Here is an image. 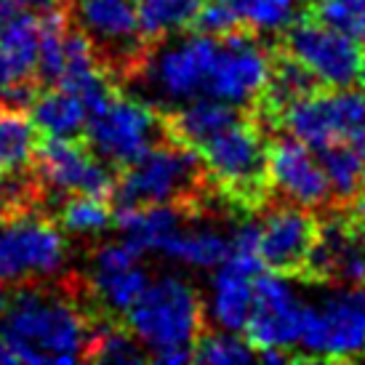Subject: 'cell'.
I'll return each mask as SVG.
<instances>
[{
  "mask_svg": "<svg viewBox=\"0 0 365 365\" xmlns=\"http://www.w3.org/2000/svg\"><path fill=\"white\" fill-rule=\"evenodd\" d=\"M88 339L91 328L70 299L24 285L11 291L0 320V365H72Z\"/></svg>",
  "mask_w": 365,
  "mask_h": 365,
  "instance_id": "1",
  "label": "cell"
},
{
  "mask_svg": "<svg viewBox=\"0 0 365 365\" xmlns=\"http://www.w3.org/2000/svg\"><path fill=\"white\" fill-rule=\"evenodd\" d=\"M200 160L203 176L245 211L262 208L269 192L267 182V144L259 123L240 118L208 142L192 150Z\"/></svg>",
  "mask_w": 365,
  "mask_h": 365,
  "instance_id": "2",
  "label": "cell"
},
{
  "mask_svg": "<svg viewBox=\"0 0 365 365\" xmlns=\"http://www.w3.org/2000/svg\"><path fill=\"white\" fill-rule=\"evenodd\" d=\"M203 302L190 280L182 274H163L144 285L139 299L133 302L123 317L147 349L150 357L171 346H195L203 334Z\"/></svg>",
  "mask_w": 365,
  "mask_h": 365,
  "instance_id": "3",
  "label": "cell"
},
{
  "mask_svg": "<svg viewBox=\"0 0 365 365\" xmlns=\"http://www.w3.org/2000/svg\"><path fill=\"white\" fill-rule=\"evenodd\" d=\"M274 123L283 125L294 139L304 142L309 150L346 142L365 153V91H357L352 86H317L285 104L274 115Z\"/></svg>",
  "mask_w": 365,
  "mask_h": 365,
  "instance_id": "4",
  "label": "cell"
},
{
  "mask_svg": "<svg viewBox=\"0 0 365 365\" xmlns=\"http://www.w3.org/2000/svg\"><path fill=\"white\" fill-rule=\"evenodd\" d=\"M200 182L203 168L195 153L165 139V144H155L139 160L123 168L112 195L118 205L173 203L192 211Z\"/></svg>",
  "mask_w": 365,
  "mask_h": 365,
  "instance_id": "5",
  "label": "cell"
},
{
  "mask_svg": "<svg viewBox=\"0 0 365 365\" xmlns=\"http://www.w3.org/2000/svg\"><path fill=\"white\" fill-rule=\"evenodd\" d=\"M86 133L88 147L107 165L128 168L158 144L163 133V115L150 104L118 91L104 107L88 115Z\"/></svg>",
  "mask_w": 365,
  "mask_h": 365,
  "instance_id": "6",
  "label": "cell"
},
{
  "mask_svg": "<svg viewBox=\"0 0 365 365\" xmlns=\"http://www.w3.org/2000/svg\"><path fill=\"white\" fill-rule=\"evenodd\" d=\"M283 51L294 56L320 86L344 88L360 83L365 59L363 46L309 14L285 27Z\"/></svg>",
  "mask_w": 365,
  "mask_h": 365,
  "instance_id": "7",
  "label": "cell"
},
{
  "mask_svg": "<svg viewBox=\"0 0 365 365\" xmlns=\"http://www.w3.org/2000/svg\"><path fill=\"white\" fill-rule=\"evenodd\" d=\"M299 360L365 357V288L331 296L323 307H304Z\"/></svg>",
  "mask_w": 365,
  "mask_h": 365,
  "instance_id": "8",
  "label": "cell"
},
{
  "mask_svg": "<svg viewBox=\"0 0 365 365\" xmlns=\"http://www.w3.org/2000/svg\"><path fill=\"white\" fill-rule=\"evenodd\" d=\"M67 262V240L53 222L16 213L0 219V283L51 277Z\"/></svg>",
  "mask_w": 365,
  "mask_h": 365,
  "instance_id": "9",
  "label": "cell"
},
{
  "mask_svg": "<svg viewBox=\"0 0 365 365\" xmlns=\"http://www.w3.org/2000/svg\"><path fill=\"white\" fill-rule=\"evenodd\" d=\"M317 283H341L365 288V197H357L355 211L320 222V235L307 259L304 274Z\"/></svg>",
  "mask_w": 365,
  "mask_h": 365,
  "instance_id": "10",
  "label": "cell"
},
{
  "mask_svg": "<svg viewBox=\"0 0 365 365\" xmlns=\"http://www.w3.org/2000/svg\"><path fill=\"white\" fill-rule=\"evenodd\" d=\"M272 53L254 41V32L237 30L219 38V51L211 64L203 96L219 99L232 107L259 104L264 86L269 81Z\"/></svg>",
  "mask_w": 365,
  "mask_h": 365,
  "instance_id": "11",
  "label": "cell"
},
{
  "mask_svg": "<svg viewBox=\"0 0 365 365\" xmlns=\"http://www.w3.org/2000/svg\"><path fill=\"white\" fill-rule=\"evenodd\" d=\"M304 323V304L296 299L288 277L269 269L254 277V302L245 320V341L259 349H291L299 344Z\"/></svg>",
  "mask_w": 365,
  "mask_h": 365,
  "instance_id": "12",
  "label": "cell"
},
{
  "mask_svg": "<svg viewBox=\"0 0 365 365\" xmlns=\"http://www.w3.org/2000/svg\"><path fill=\"white\" fill-rule=\"evenodd\" d=\"M41 179L64 195L112 197L115 176L107 163L81 139H38L35 158Z\"/></svg>",
  "mask_w": 365,
  "mask_h": 365,
  "instance_id": "13",
  "label": "cell"
},
{
  "mask_svg": "<svg viewBox=\"0 0 365 365\" xmlns=\"http://www.w3.org/2000/svg\"><path fill=\"white\" fill-rule=\"evenodd\" d=\"M320 235V219L312 208L285 203L277 205L259 222L256 256L262 259L264 269L283 277H302L307 259L312 254Z\"/></svg>",
  "mask_w": 365,
  "mask_h": 365,
  "instance_id": "14",
  "label": "cell"
},
{
  "mask_svg": "<svg viewBox=\"0 0 365 365\" xmlns=\"http://www.w3.org/2000/svg\"><path fill=\"white\" fill-rule=\"evenodd\" d=\"M219 51V38L197 32L165 46L150 56V83L165 102L182 104L203 96L211 64Z\"/></svg>",
  "mask_w": 365,
  "mask_h": 365,
  "instance_id": "15",
  "label": "cell"
},
{
  "mask_svg": "<svg viewBox=\"0 0 365 365\" xmlns=\"http://www.w3.org/2000/svg\"><path fill=\"white\" fill-rule=\"evenodd\" d=\"M267 182L288 203L302 208H323L334 200L317 155L294 136L267 144Z\"/></svg>",
  "mask_w": 365,
  "mask_h": 365,
  "instance_id": "16",
  "label": "cell"
},
{
  "mask_svg": "<svg viewBox=\"0 0 365 365\" xmlns=\"http://www.w3.org/2000/svg\"><path fill=\"white\" fill-rule=\"evenodd\" d=\"M75 16L93 48L112 51L131 67L142 61L147 41L139 27L136 0H75Z\"/></svg>",
  "mask_w": 365,
  "mask_h": 365,
  "instance_id": "17",
  "label": "cell"
},
{
  "mask_svg": "<svg viewBox=\"0 0 365 365\" xmlns=\"http://www.w3.org/2000/svg\"><path fill=\"white\" fill-rule=\"evenodd\" d=\"M150 274L142 267V254L125 240L104 243L93 254L91 294L112 314H123L139 299Z\"/></svg>",
  "mask_w": 365,
  "mask_h": 365,
  "instance_id": "18",
  "label": "cell"
},
{
  "mask_svg": "<svg viewBox=\"0 0 365 365\" xmlns=\"http://www.w3.org/2000/svg\"><path fill=\"white\" fill-rule=\"evenodd\" d=\"M264 269L256 254L232 251L213 274L211 285V320L219 331L243 334L251 302H254V277Z\"/></svg>",
  "mask_w": 365,
  "mask_h": 365,
  "instance_id": "19",
  "label": "cell"
},
{
  "mask_svg": "<svg viewBox=\"0 0 365 365\" xmlns=\"http://www.w3.org/2000/svg\"><path fill=\"white\" fill-rule=\"evenodd\" d=\"M240 118H243L240 107L224 104L211 96H197V99L182 102L179 110L163 115V136L192 153L195 147H200L219 131L230 128Z\"/></svg>",
  "mask_w": 365,
  "mask_h": 365,
  "instance_id": "20",
  "label": "cell"
},
{
  "mask_svg": "<svg viewBox=\"0 0 365 365\" xmlns=\"http://www.w3.org/2000/svg\"><path fill=\"white\" fill-rule=\"evenodd\" d=\"M27 110L35 131L46 139H78L81 133H86L88 123L86 104L61 86L38 88Z\"/></svg>",
  "mask_w": 365,
  "mask_h": 365,
  "instance_id": "21",
  "label": "cell"
},
{
  "mask_svg": "<svg viewBox=\"0 0 365 365\" xmlns=\"http://www.w3.org/2000/svg\"><path fill=\"white\" fill-rule=\"evenodd\" d=\"M158 254L184 267L195 269H216L219 264L232 254L230 235L219 232L216 227H187L179 224L160 243Z\"/></svg>",
  "mask_w": 365,
  "mask_h": 365,
  "instance_id": "22",
  "label": "cell"
},
{
  "mask_svg": "<svg viewBox=\"0 0 365 365\" xmlns=\"http://www.w3.org/2000/svg\"><path fill=\"white\" fill-rule=\"evenodd\" d=\"M41 133L19 107L0 104V173H21L32 165Z\"/></svg>",
  "mask_w": 365,
  "mask_h": 365,
  "instance_id": "23",
  "label": "cell"
},
{
  "mask_svg": "<svg viewBox=\"0 0 365 365\" xmlns=\"http://www.w3.org/2000/svg\"><path fill=\"white\" fill-rule=\"evenodd\" d=\"M205 0H136L139 27L147 43L190 30Z\"/></svg>",
  "mask_w": 365,
  "mask_h": 365,
  "instance_id": "24",
  "label": "cell"
},
{
  "mask_svg": "<svg viewBox=\"0 0 365 365\" xmlns=\"http://www.w3.org/2000/svg\"><path fill=\"white\" fill-rule=\"evenodd\" d=\"M83 360L104 365H139L150 360V352L128 328L120 325H102L99 331H93L86 346Z\"/></svg>",
  "mask_w": 365,
  "mask_h": 365,
  "instance_id": "25",
  "label": "cell"
},
{
  "mask_svg": "<svg viewBox=\"0 0 365 365\" xmlns=\"http://www.w3.org/2000/svg\"><path fill=\"white\" fill-rule=\"evenodd\" d=\"M248 32H280L296 19L299 0H219Z\"/></svg>",
  "mask_w": 365,
  "mask_h": 365,
  "instance_id": "26",
  "label": "cell"
},
{
  "mask_svg": "<svg viewBox=\"0 0 365 365\" xmlns=\"http://www.w3.org/2000/svg\"><path fill=\"white\" fill-rule=\"evenodd\" d=\"M59 227L72 235H96L104 232L115 222V211L110 197L99 195H70L59 208Z\"/></svg>",
  "mask_w": 365,
  "mask_h": 365,
  "instance_id": "27",
  "label": "cell"
},
{
  "mask_svg": "<svg viewBox=\"0 0 365 365\" xmlns=\"http://www.w3.org/2000/svg\"><path fill=\"white\" fill-rule=\"evenodd\" d=\"M192 360L208 365H243L254 363L256 349L232 331H216V334L197 336L192 346Z\"/></svg>",
  "mask_w": 365,
  "mask_h": 365,
  "instance_id": "28",
  "label": "cell"
},
{
  "mask_svg": "<svg viewBox=\"0 0 365 365\" xmlns=\"http://www.w3.org/2000/svg\"><path fill=\"white\" fill-rule=\"evenodd\" d=\"M307 14L365 46V0H312Z\"/></svg>",
  "mask_w": 365,
  "mask_h": 365,
  "instance_id": "29",
  "label": "cell"
},
{
  "mask_svg": "<svg viewBox=\"0 0 365 365\" xmlns=\"http://www.w3.org/2000/svg\"><path fill=\"white\" fill-rule=\"evenodd\" d=\"M35 81L24 78L14 61L9 59L6 48L0 46V104H9V107H19V110H27V104L32 102L35 96Z\"/></svg>",
  "mask_w": 365,
  "mask_h": 365,
  "instance_id": "30",
  "label": "cell"
},
{
  "mask_svg": "<svg viewBox=\"0 0 365 365\" xmlns=\"http://www.w3.org/2000/svg\"><path fill=\"white\" fill-rule=\"evenodd\" d=\"M30 200L32 187L21 179V173H0V219L24 213Z\"/></svg>",
  "mask_w": 365,
  "mask_h": 365,
  "instance_id": "31",
  "label": "cell"
},
{
  "mask_svg": "<svg viewBox=\"0 0 365 365\" xmlns=\"http://www.w3.org/2000/svg\"><path fill=\"white\" fill-rule=\"evenodd\" d=\"M9 302H11V291H3V288H0V320H3V314L9 309Z\"/></svg>",
  "mask_w": 365,
  "mask_h": 365,
  "instance_id": "32",
  "label": "cell"
},
{
  "mask_svg": "<svg viewBox=\"0 0 365 365\" xmlns=\"http://www.w3.org/2000/svg\"><path fill=\"white\" fill-rule=\"evenodd\" d=\"M360 83L365 86V59H363V72H360Z\"/></svg>",
  "mask_w": 365,
  "mask_h": 365,
  "instance_id": "33",
  "label": "cell"
}]
</instances>
